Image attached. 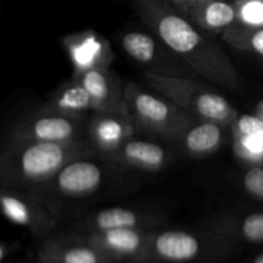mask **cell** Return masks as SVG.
Returning a JSON list of instances; mask_svg holds the SVG:
<instances>
[{"label":"cell","mask_w":263,"mask_h":263,"mask_svg":"<svg viewBox=\"0 0 263 263\" xmlns=\"http://www.w3.org/2000/svg\"><path fill=\"white\" fill-rule=\"evenodd\" d=\"M131 7L146 27L199 76L225 90L238 89L240 76L220 44L170 0H131Z\"/></svg>","instance_id":"obj_1"},{"label":"cell","mask_w":263,"mask_h":263,"mask_svg":"<svg viewBox=\"0 0 263 263\" xmlns=\"http://www.w3.org/2000/svg\"><path fill=\"white\" fill-rule=\"evenodd\" d=\"M144 79L152 89L170 102L203 121L231 126L238 118V109L226 98L192 80L158 72H146Z\"/></svg>","instance_id":"obj_2"},{"label":"cell","mask_w":263,"mask_h":263,"mask_svg":"<svg viewBox=\"0 0 263 263\" xmlns=\"http://www.w3.org/2000/svg\"><path fill=\"white\" fill-rule=\"evenodd\" d=\"M15 146L4 162L8 174L26 182H43L58 174L66 164L84 154L76 143L14 140Z\"/></svg>","instance_id":"obj_3"},{"label":"cell","mask_w":263,"mask_h":263,"mask_svg":"<svg viewBox=\"0 0 263 263\" xmlns=\"http://www.w3.org/2000/svg\"><path fill=\"white\" fill-rule=\"evenodd\" d=\"M127 110L134 123L153 134L171 139L184 136L192 126V116L170 102L141 89L135 82H126L123 87Z\"/></svg>","instance_id":"obj_4"},{"label":"cell","mask_w":263,"mask_h":263,"mask_svg":"<svg viewBox=\"0 0 263 263\" xmlns=\"http://www.w3.org/2000/svg\"><path fill=\"white\" fill-rule=\"evenodd\" d=\"M211 249L226 252L217 238L204 244L189 231H151L145 263H194L210 256Z\"/></svg>","instance_id":"obj_5"},{"label":"cell","mask_w":263,"mask_h":263,"mask_svg":"<svg viewBox=\"0 0 263 263\" xmlns=\"http://www.w3.org/2000/svg\"><path fill=\"white\" fill-rule=\"evenodd\" d=\"M151 231L141 228L115 229L85 234V238L116 263H145Z\"/></svg>","instance_id":"obj_6"},{"label":"cell","mask_w":263,"mask_h":263,"mask_svg":"<svg viewBox=\"0 0 263 263\" xmlns=\"http://www.w3.org/2000/svg\"><path fill=\"white\" fill-rule=\"evenodd\" d=\"M179 12L210 35H221L238 22L234 0H170Z\"/></svg>","instance_id":"obj_7"},{"label":"cell","mask_w":263,"mask_h":263,"mask_svg":"<svg viewBox=\"0 0 263 263\" xmlns=\"http://www.w3.org/2000/svg\"><path fill=\"white\" fill-rule=\"evenodd\" d=\"M37 263H116L84 235L55 236L44 241Z\"/></svg>","instance_id":"obj_8"},{"label":"cell","mask_w":263,"mask_h":263,"mask_svg":"<svg viewBox=\"0 0 263 263\" xmlns=\"http://www.w3.org/2000/svg\"><path fill=\"white\" fill-rule=\"evenodd\" d=\"M74 76L92 68H109L113 61V53L104 37L94 31H84L74 33L63 40Z\"/></svg>","instance_id":"obj_9"},{"label":"cell","mask_w":263,"mask_h":263,"mask_svg":"<svg viewBox=\"0 0 263 263\" xmlns=\"http://www.w3.org/2000/svg\"><path fill=\"white\" fill-rule=\"evenodd\" d=\"M90 92L95 103V112H128L123 97V87L109 68H92L73 76Z\"/></svg>","instance_id":"obj_10"},{"label":"cell","mask_w":263,"mask_h":263,"mask_svg":"<svg viewBox=\"0 0 263 263\" xmlns=\"http://www.w3.org/2000/svg\"><path fill=\"white\" fill-rule=\"evenodd\" d=\"M92 144L107 153H117L125 143L131 140L134 121L128 112H95L89 123Z\"/></svg>","instance_id":"obj_11"},{"label":"cell","mask_w":263,"mask_h":263,"mask_svg":"<svg viewBox=\"0 0 263 263\" xmlns=\"http://www.w3.org/2000/svg\"><path fill=\"white\" fill-rule=\"evenodd\" d=\"M77 118L54 115L41 116L32 122L26 123L15 133L14 140L21 141H49V143H72L79 134Z\"/></svg>","instance_id":"obj_12"},{"label":"cell","mask_w":263,"mask_h":263,"mask_svg":"<svg viewBox=\"0 0 263 263\" xmlns=\"http://www.w3.org/2000/svg\"><path fill=\"white\" fill-rule=\"evenodd\" d=\"M3 213L10 222L27 228L36 235H44L53 230L54 221L37 203L13 192H3Z\"/></svg>","instance_id":"obj_13"},{"label":"cell","mask_w":263,"mask_h":263,"mask_svg":"<svg viewBox=\"0 0 263 263\" xmlns=\"http://www.w3.org/2000/svg\"><path fill=\"white\" fill-rule=\"evenodd\" d=\"M234 153L251 166L263 164V121L254 115L238 116L231 125Z\"/></svg>","instance_id":"obj_14"},{"label":"cell","mask_w":263,"mask_h":263,"mask_svg":"<svg viewBox=\"0 0 263 263\" xmlns=\"http://www.w3.org/2000/svg\"><path fill=\"white\" fill-rule=\"evenodd\" d=\"M102 182V170L94 162L73 161L57 174V187L67 197L94 193Z\"/></svg>","instance_id":"obj_15"},{"label":"cell","mask_w":263,"mask_h":263,"mask_svg":"<svg viewBox=\"0 0 263 263\" xmlns=\"http://www.w3.org/2000/svg\"><path fill=\"white\" fill-rule=\"evenodd\" d=\"M225 127L213 121H203L190 126L182 136L184 148L192 156H208L215 153L225 140Z\"/></svg>","instance_id":"obj_16"},{"label":"cell","mask_w":263,"mask_h":263,"mask_svg":"<svg viewBox=\"0 0 263 263\" xmlns=\"http://www.w3.org/2000/svg\"><path fill=\"white\" fill-rule=\"evenodd\" d=\"M117 154L122 163L148 171H157L166 162V151L161 145L143 140H128Z\"/></svg>","instance_id":"obj_17"},{"label":"cell","mask_w":263,"mask_h":263,"mask_svg":"<svg viewBox=\"0 0 263 263\" xmlns=\"http://www.w3.org/2000/svg\"><path fill=\"white\" fill-rule=\"evenodd\" d=\"M216 238L226 249L240 241L244 244H263V212H254L240 222H230L218 231Z\"/></svg>","instance_id":"obj_18"},{"label":"cell","mask_w":263,"mask_h":263,"mask_svg":"<svg viewBox=\"0 0 263 263\" xmlns=\"http://www.w3.org/2000/svg\"><path fill=\"white\" fill-rule=\"evenodd\" d=\"M51 112L68 117L79 118L89 110L95 112V103L90 92L80 82L72 80L71 84L61 90L51 103Z\"/></svg>","instance_id":"obj_19"},{"label":"cell","mask_w":263,"mask_h":263,"mask_svg":"<svg viewBox=\"0 0 263 263\" xmlns=\"http://www.w3.org/2000/svg\"><path fill=\"white\" fill-rule=\"evenodd\" d=\"M144 221L135 211L127 208L113 207L99 211L97 215L92 216L85 225V231L94 233V231L115 230V229H128V228H143Z\"/></svg>","instance_id":"obj_20"},{"label":"cell","mask_w":263,"mask_h":263,"mask_svg":"<svg viewBox=\"0 0 263 263\" xmlns=\"http://www.w3.org/2000/svg\"><path fill=\"white\" fill-rule=\"evenodd\" d=\"M221 37L231 48L248 51L263 59V27H247L236 22L223 31Z\"/></svg>","instance_id":"obj_21"},{"label":"cell","mask_w":263,"mask_h":263,"mask_svg":"<svg viewBox=\"0 0 263 263\" xmlns=\"http://www.w3.org/2000/svg\"><path fill=\"white\" fill-rule=\"evenodd\" d=\"M123 50L140 63H152L157 59L158 46L151 35L140 31H131L121 37Z\"/></svg>","instance_id":"obj_22"},{"label":"cell","mask_w":263,"mask_h":263,"mask_svg":"<svg viewBox=\"0 0 263 263\" xmlns=\"http://www.w3.org/2000/svg\"><path fill=\"white\" fill-rule=\"evenodd\" d=\"M238 23L247 27H263V0H234Z\"/></svg>","instance_id":"obj_23"},{"label":"cell","mask_w":263,"mask_h":263,"mask_svg":"<svg viewBox=\"0 0 263 263\" xmlns=\"http://www.w3.org/2000/svg\"><path fill=\"white\" fill-rule=\"evenodd\" d=\"M243 185L249 195L263 202V166H252L244 175Z\"/></svg>","instance_id":"obj_24"},{"label":"cell","mask_w":263,"mask_h":263,"mask_svg":"<svg viewBox=\"0 0 263 263\" xmlns=\"http://www.w3.org/2000/svg\"><path fill=\"white\" fill-rule=\"evenodd\" d=\"M254 116H257L258 118H261L263 121V99L259 100L258 103L256 104V107H254Z\"/></svg>","instance_id":"obj_25"},{"label":"cell","mask_w":263,"mask_h":263,"mask_svg":"<svg viewBox=\"0 0 263 263\" xmlns=\"http://www.w3.org/2000/svg\"><path fill=\"white\" fill-rule=\"evenodd\" d=\"M247 263H263V252L258 253L257 256H254L251 261H248Z\"/></svg>","instance_id":"obj_26"}]
</instances>
